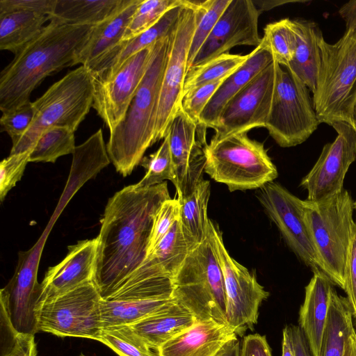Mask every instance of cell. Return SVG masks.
<instances>
[{
	"mask_svg": "<svg viewBox=\"0 0 356 356\" xmlns=\"http://www.w3.org/2000/svg\"><path fill=\"white\" fill-rule=\"evenodd\" d=\"M169 198L164 181L150 187L130 185L108 200L93 279L102 299L115 293L145 260L155 214Z\"/></svg>",
	"mask_w": 356,
	"mask_h": 356,
	"instance_id": "1",
	"label": "cell"
},
{
	"mask_svg": "<svg viewBox=\"0 0 356 356\" xmlns=\"http://www.w3.org/2000/svg\"><path fill=\"white\" fill-rule=\"evenodd\" d=\"M93 27L49 21L1 71V111H12L30 102L31 92L47 76L74 66Z\"/></svg>",
	"mask_w": 356,
	"mask_h": 356,
	"instance_id": "2",
	"label": "cell"
},
{
	"mask_svg": "<svg viewBox=\"0 0 356 356\" xmlns=\"http://www.w3.org/2000/svg\"><path fill=\"white\" fill-rule=\"evenodd\" d=\"M169 35L154 44L147 70L126 115L110 132L106 144L108 155L116 170L124 177L132 172L140 164L146 150L155 143L160 92L169 51Z\"/></svg>",
	"mask_w": 356,
	"mask_h": 356,
	"instance_id": "3",
	"label": "cell"
},
{
	"mask_svg": "<svg viewBox=\"0 0 356 356\" xmlns=\"http://www.w3.org/2000/svg\"><path fill=\"white\" fill-rule=\"evenodd\" d=\"M321 63L313 105L319 123L352 124L356 104V29L346 30L334 44L318 38Z\"/></svg>",
	"mask_w": 356,
	"mask_h": 356,
	"instance_id": "4",
	"label": "cell"
},
{
	"mask_svg": "<svg viewBox=\"0 0 356 356\" xmlns=\"http://www.w3.org/2000/svg\"><path fill=\"white\" fill-rule=\"evenodd\" d=\"M210 220L206 238L191 250L172 279V298L193 314L197 321L226 323L224 279Z\"/></svg>",
	"mask_w": 356,
	"mask_h": 356,
	"instance_id": "5",
	"label": "cell"
},
{
	"mask_svg": "<svg viewBox=\"0 0 356 356\" xmlns=\"http://www.w3.org/2000/svg\"><path fill=\"white\" fill-rule=\"evenodd\" d=\"M93 95L94 79L87 67L69 72L32 102L33 122L13 145L10 154L31 152L40 135L50 128L66 127L75 132L92 107Z\"/></svg>",
	"mask_w": 356,
	"mask_h": 356,
	"instance_id": "6",
	"label": "cell"
},
{
	"mask_svg": "<svg viewBox=\"0 0 356 356\" xmlns=\"http://www.w3.org/2000/svg\"><path fill=\"white\" fill-rule=\"evenodd\" d=\"M303 204L320 270L343 290L348 250L356 229L353 198L343 188L322 200H306Z\"/></svg>",
	"mask_w": 356,
	"mask_h": 356,
	"instance_id": "7",
	"label": "cell"
},
{
	"mask_svg": "<svg viewBox=\"0 0 356 356\" xmlns=\"http://www.w3.org/2000/svg\"><path fill=\"white\" fill-rule=\"evenodd\" d=\"M247 134L213 136L204 147V172L231 192L259 189L278 176L264 144Z\"/></svg>",
	"mask_w": 356,
	"mask_h": 356,
	"instance_id": "8",
	"label": "cell"
},
{
	"mask_svg": "<svg viewBox=\"0 0 356 356\" xmlns=\"http://www.w3.org/2000/svg\"><path fill=\"white\" fill-rule=\"evenodd\" d=\"M309 89L291 71L277 64L273 97L265 128L282 147L302 144L319 124Z\"/></svg>",
	"mask_w": 356,
	"mask_h": 356,
	"instance_id": "9",
	"label": "cell"
},
{
	"mask_svg": "<svg viewBox=\"0 0 356 356\" xmlns=\"http://www.w3.org/2000/svg\"><path fill=\"white\" fill-rule=\"evenodd\" d=\"M172 280L143 262L112 296L101 300L102 329L131 325L172 300Z\"/></svg>",
	"mask_w": 356,
	"mask_h": 356,
	"instance_id": "10",
	"label": "cell"
},
{
	"mask_svg": "<svg viewBox=\"0 0 356 356\" xmlns=\"http://www.w3.org/2000/svg\"><path fill=\"white\" fill-rule=\"evenodd\" d=\"M102 299L91 281L42 304L36 309L38 331L98 341L102 330Z\"/></svg>",
	"mask_w": 356,
	"mask_h": 356,
	"instance_id": "11",
	"label": "cell"
},
{
	"mask_svg": "<svg viewBox=\"0 0 356 356\" xmlns=\"http://www.w3.org/2000/svg\"><path fill=\"white\" fill-rule=\"evenodd\" d=\"M200 1L185 0L179 18L169 35V51L160 92L154 143L165 138L175 115L181 108L188 52L197 24Z\"/></svg>",
	"mask_w": 356,
	"mask_h": 356,
	"instance_id": "12",
	"label": "cell"
},
{
	"mask_svg": "<svg viewBox=\"0 0 356 356\" xmlns=\"http://www.w3.org/2000/svg\"><path fill=\"white\" fill-rule=\"evenodd\" d=\"M213 236L223 274L226 322L237 336L243 337L247 330H254L259 308L269 293L258 282L253 272L250 273L230 256L225 246L222 232L214 223Z\"/></svg>",
	"mask_w": 356,
	"mask_h": 356,
	"instance_id": "13",
	"label": "cell"
},
{
	"mask_svg": "<svg viewBox=\"0 0 356 356\" xmlns=\"http://www.w3.org/2000/svg\"><path fill=\"white\" fill-rule=\"evenodd\" d=\"M257 197L288 247L312 271L320 270L303 200L274 181L259 188Z\"/></svg>",
	"mask_w": 356,
	"mask_h": 356,
	"instance_id": "14",
	"label": "cell"
},
{
	"mask_svg": "<svg viewBox=\"0 0 356 356\" xmlns=\"http://www.w3.org/2000/svg\"><path fill=\"white\" fill-rule=\"evenodd\" d=\"M46 232L30 250L19 252L15 273L1 289L0 302L8 311L10 321L19 333L33 334L38 331L36 309L41 293L37 273Z\"/></svg>",
	"mask_w": 356,
	"mask_h": 356,
	"instance_id": "15",
	"label": "cell"
},
{
	"mask_svg": "<svg viewBox=\"0 0 356 356\" xmlns=\"http://www.w3.org/2000/svg\"><path fill=\"white\" fill-rule=\"evenodd\" d=\"M332 127L337 136L324 145L316 163L300 184L307 191L309 201H320L341 191L346 175L356 160V131L353 125L338 122Z\"/></svg>",
	"mask_w": 356,
	"mask_h": 356,
	"instance_id": "16",
	"label": "cell"
},
{
	"mask_svg": "<svg viewBox=\"0 0 356 356\" xmlns=\"http://www.w3.org/2000/svg\"><path fill=\"white\" fill-rule=\"evenodd\" d=\"M277 64L274 60L227 104L214 129V136L265 127L273 97Z\"/></svg>",
	"mask_w": 356,
	"mask_h": 356,
	"instance_id": "17",
	"label": "cell"
},
{
	"mask_svg": "<svg viewBox=\"0 0 356 356\" xmlns=\"http://www.w3.org/2000/svg\"><path fill=\"white\" fill-rule=\"evenodd\" d=\"M154 45V44H153ZM153 45L128 58L109 79H94L92 108L110 132L124 118L129 104L145 74Z\"/></svg>",
	"mask_w": 356,
	"mask_h": 356,
	"instance_id": "18",
	"label": "cell"
},
{
	"mask_svg": "<svg viewBox=\"0 0 356 356\" xmlns=\"http://www.w3.org/2000/svg\"><path fill=\"white\" fill-rule=\"evenodd\" d=\"M259 11L251 0H231L190 69L228 54L234 47L259 46L261 42L258 31Z\"/></svg>",
	"mask_w": 356,
	"mask_h": 356,
	"instance_id": "19",
	"label": "cell"
},
{
	"mask_svg": "<svg viewBox=\"0 0 356 356\" xmlns=\"http://www.w3.org/2000/svg\"><path fill=\"white\" fill-rule=\"evenodd\" d=\"M198 125L180 108L167 133L172 159L177 198L192 193L203 179L205 166L204 145L197 140Z\"/></svg>",
	"mask_w": 356,
	"mask_h": 356,
	"instance_id": "20",
	"label": "cell"
},
{
	"mask_svg": "<svg viewBox=\"0 0 356 356\" xmlns=\"http://www.w3.org/2000/svg\"><path fill=\"white\" fill-rule=\"evenodd\" d=\"M97 248V237L69 246L67 256L58 264L48 269L40 283L41 293L37 308L44 302L93 281Z\"/></svg>",
	"mask_w": 356,
	"mask_h": 356,
	"instance_id": "21",
	"label": "cell"
},
{
	"mask_svg": "<svg viewBox=\"0 0 356 356\" xmlns=\"http://www.w3.org/2000/svg\"><path fill=\"white\" fill-rule=\"evenodd\" d=\"M237 339L232 328L213 320L197 321L186 330L156 350V356H216L230 341Z\"/></svg>",
	"mask_w": 356,
	"mask_h": 356,
	"instance_id": "22",
	"label": "cell"
},
{
	"mask_svg": "<svg viewBox=\"0 0 356 356\" xmlns=\"http://www.w3.org/2000/svg\"><path fill=\"white\" fill-rule=\"evenodd\" d=\"M185 0L181 5L168 10L152 26L125 41H122L90 68L95 80H106L113 76L128 58L168 36L175 26Z\"/></svg>",
	"mask_w": 356,
	"mask_h": 356,
	"instance_id": "23",
	"label": "cell"
},
{
	"mask_svg": "<svg viewBox=\"0 0 356 356\" xmlns=\"http://www.w3.org/2000/svg\"><path fill=\"white\" fill-rule=\"evenodd\" d=\"M273 61L271 53L261 42L249 54L247 60L220 85L204 109L198 127L214 129L227 104Z\"/></svg>",
	"mask_w": 356,
	"mask_h": 356,
	"instance_id": "24",
	"label": "cell"
},
{
	"mask_svg": "<svg viewBox=\"0 0 356 356\" xmlns=\"http://www.w3.org/2000/svg\"><path fill=\"white\" fill-rule=\"evenodd\" d=\"M332 287V281L321 270L313 271V276L305 287L304 302L299 312V326L312 356L319 355Z\"/></svg>",
	"mask_w": 356,
	"mask_h": 356,
	"instance_id": "25",
	"label": "cell"
},
{
	"mask_svg": "<svg viewBox=\"0 0 356 356\" xmlns=\"http://www.w3.org/2000/svg\"><path fill=\"white\" fill-rule=\"evenodd\" d=\"M142 0H125L111 17L94 26L88 40L79 51L75 65L90 68L105 54L122 42L126 29Z\"/></svg>",
	"mask_w": 356,
	"mask_h": 356,
	"instance_id": "26",
	"label": "cell"
},
{
	"mask_svg": "<svg viewBox=\"0 0 356 356\" xmlns=\"http://www.w3.org/2000/svg\"><path fill=\"white\" fill-rule=\"evenodd\" d=\"M195 321L193 314L172 298L156 312L129 325L151 349L156 350Z\"/></svg>",
	"mask_w": 356,
	"mask_h": 356,
	"instance_id": "27",
	"label": "cell"
},
{
	"mask_svg": "<svg viewBox=\"0 0 356 356\" xmlns=\"http://www.w3.org/2000/svg\"><path fill=\"white\" fill-rule=\"evenodd\" d=\"M297 44L294 57L286 67L296 74L312 92L315 90L321 63L318 38L322 33L312 21L293 20Z\"/></svg>",
	"mask_w": 356,
	"mask_h": 356,
	"instance_id": "28",
	"label": "cell"
},
{
	"mask_svg": "<svg viewBox=\"0 0 356 356\" xmlns=\"http://www.w3.org/2000/svg\"><path fill=\"white\" fill-rule=\"evenodd\" d=\"M353 318L347 298L339 295L332 287L318 356H343L346 343L355 331Z\"/></svg>",
	"mask_w": 356,
	"mask_h": 356,
	"instance_id": "29",
	"label": "cell"
},
{
	"mask_svg": "<svg viewBox=\"0 0 356 356\" xmlns=\"http://www.w3.org/2000/svg\"><path fill=\"white\" fill-rule=\"evenodd\" d=\"M210 197V182L202 179L188 196L178 199L180 204L179 222L191 250L207 237L210 219L207 207Z\"/></svg>",
	"mask_w": 356,
	"mask_h": 356,
	"instance_id": "30",
	"label": "cell"
},
{
	"mask_svg": "<svg viewBox=\"0 0 356 356\" xmlns=\"http://www.w3.org/2000/svg\"><path fill=\"white\" fill-rule=\"evenodd\" d=\"M125 0H56L50 21L71 25H97L113 15Z\"/></svg>",
	"mask_w": 356,
	"mask_h": 356,
	"instance_id": "31",
	"label": "cell"
},
{
	"mask_svg": "<svg viewBox=\"0 0 356 356\" xmlns=\"http://www.w3.org/2000/svg\"><path fill=\"white\" fill-rule=\"evenodd\" d=\"M49 15L24 11L0 13V49L15 54L35 38L49 22Z\"/></svg>",
	"mask_w": 356,
	"mask_h": 356,
	"instance_id": "32",
	"label": "cell"
},
{
	"mask_svg": "<svg viewBox=\"0 0 356 356\" xmlns=\"http://www.w3.org/2000/svg\"><path fill=\"white\" fill-rule=\"evenodd\" d=\"M191 250L178 219L144 262L156 267L172 280Z\"/></svg>",
	"mask_w": 356,
	"mask_h": 356,
	"instance_id": "33",
	"label": "cell"
},
{
	"mask_svg": "<svg viewBox=\"0 0 356 356\" xmlns=\"http://www.w3.org/2000/svg\"><path fill=\"white\" fill-rule=\"evenodd\" d=\"M248 57L249 54H224L190 69L185 79L183 96L198 86L227 77L239 68Z\"/></svg>",
	"mask_w": 356,
	"mask_h": 356,
	"instance_id": "34",
	"label": "cell"
},
{
	"mask_svg": "<svg viewBox=\"0 0 356 356\" xmlns=\"http://www.w3.org/2000/svg\"><path fill=\"white\" fill-rule=\"evenodd\" d=\"M261 43L279 65L287 67L292 61L297 39L293 22L289 18L270 23L264 30Z\"/></svg>",
	"mask_w": 356,
	"mask_h": 356,
	"instance_id": "35",
	"label": "cell"
},
{
	"mask_svg": "<svg viewBox=\"0 0 356 356\" xmlns=\"http://www.w3.org/2000/svg\"><path fill=\"white\" fill-rule=\"evenodd\" d=\"M74 131L60 127L44 131L32 149L29 162L55 163L60 156L74 154L75 149Z\"/></svg>",
	"mask_w": 356,
	"mask_h": 356,
	"instance_id": "36",
	"label": "cell"
},
{
	"mask_svg": "<svg viewBox=\"0 0 356 356\" xmlns=\"http://www.w3.org/2000/svg\"><path fill=\"white\" fill-rule=\"evenodd\" d=\"M230 1L207 0L200 1L197 8V24L188 52V71Z\"/></svg>",
	"mask_w": 356,
	"mask_h": 356,
	"instance_id": "37",
	"label": "cell"
},
{
	"mask_svg": "<svg viewBox=\"0 0 356 356\" xmlns=\"http://www.w3.org/2000/svg\"><path fill=\"white\" fill-rule=\"evenodd\" d=\"M98 341L119 356H156L129 325L102 329Z\"/></svg>",
	"mask_w": 356,
	"mask_h": 356,
	"instance_id": "38",
	"label": "cell"
},
{
	"mask_svg": "<svg viewBox=\"0 0 356 356\" xmlns=\"http://www.w3.org/2000/svg\"><path fill=\"white\" fill-rule=\"evenodd\" d=\"M140 165L146 173L137 184L143 187H150L164 182L168 179L175 181V172L168 136L163 139L159 149L147 156H144Z\"/></svg>",
	"mask_w": 356,
	"mask_h": 356,
	"instance_id": "39",
	"label": "cell"
},
{
	"mask_svg": "<svg viewBox=\"0 0 356 356\" xmlns=\"http://www.w3.org/2000/svg\"><path fill=\"white\" fill-rule=\"evenodd\" d=\"M184 0H142L137 7L122 41L128 40L146 31L170 9Z\"/></svg>",
	"mask_w": 356,
	"mask_h": 356,
	"instance_id": "40",
	"label": "cell"
},
{
	"mask_svg": "<svg viewBox=\"0 0 356 356\" xmlns=\"http://www.w3.org/2000/svg\"><path fill=\"white\" fill-rule=\"evenodd\" d=\"M179 210L180 204L177 198L167 199L161 204L154 216L147 256L179 219Z\"/></svg>",
	"mask_w": 356,
	"mask_h": 356,
	"instance_id": "41",
	"label": "cell"
},
{
	"mask_svg": "<svg viewBox=\"0 0 356 356\" xmlns=\"http://www.w3.org/2000/svg\"><path fill=\"white\" fill-rule=\"evenodd\" d=\"M226 78L198 86L183 96L181 108L198 126L204 109Z\"/></svg>",
	"mask_w": 356,
	"mask_h": 356,
	"instance_id": "42",
	"label": "cell"
},
{
	"mask_svg": "<svg viewBox=\"0 0 356 356\" xmlns=\"http://www.w3.org/2000/svg\"><path fill=\"white\" fill-rule=\"evenodd\" d=\"M34 118L32 102H28L19 107L2 113L0 119L1 131L6 132L15 145L26 133Z\"/></svg>",
	"mask_w": 356,
	"mask_h": 356,
	"instance_id": "43",
	"label": "cell"
},
{
	"mask_svg": "<svg viewBox=\"0 0 356 356\" xmlns=\"http://www.w3.org/2000/svg\"><path fill=\"white\" fill-rule=\"evenodd\" d=\"M30 151L10 154L0 163V199L2 202L8 193L15 186L23 176L29 162Z\"/></svg>",
	"mask_w": 356,
	"mask_h": 356,
	"instance_id": "44",
	"label": "cell"
},
{
	"mask_svg": "<svg viewBox=\"0 0 356 356\" xmlns=\"http://www.w3.org/2000/svg\"><path fill=\"white\" fill-rule=\"evenodd\" d=\"M56 0H0V13L24 11L52 14Z\"/></svg>",
	"mask_w": 356,
	"mask_h": 356,
	"instance_id": "45",
	"label": "cell"
},
{
	"mask_svg": "<svg viewBox=\"0 0 356 356\" xmlns=\"http://www.w3.org/2000/svg\"><path fill=\"white\" fill-rule=\"evenodd\" d=\"M343 291L351 306L353 317L356 316V229L352 238L346 261Z\"/></svg>",
	"mask_w": 356,
	"mask_h": 356,
	"instance_id": "46",
	"label": "cell"
},
{
	"mask_svg": "<svg viewBox=\"0 0 356 356\" xmlns=\"http://www.w3.org/2000/svg\"><path fill=\"white\" fill-rule=\"evenodd\" d=\"M239 356H272L271 349L266 336L259 334L245 336Z\"/></svg>",
	"mask_w": 356,
	"mask_h": 356,
	"instance_id": "47",
	"label": "cell"
},
{
	"mask_svg": "<svg viewBox=\"0 0 356 356\" xmlns=\"http://www.w3.org/2000/svg\"><path fill=\"white\" fill-rule=\"evenodd\" d=\"M37 347L33 334L19 333L13 346L1 356H36Z\"/></svg>",
	"mask_w": 356,
	"mask_h": 356,
	"instance_id": "48",
	"label": "cell"
},
{
	"mask_svg": "<svg viewBox=\"0 0 356 356\" xmlns=\"http://www.w3.org/2000/svg\"><path fill=\"white\" fill-rule=\"evenodd\" d=\"M292 337L296 356H312L307 339L297 325H288Z\"/></svg>",
	"mask_w": 356,
	"mask_h": 356,
	"instance_id": "49",
	"label": "cell"
},
{
	"mask_svg": "<svg viewBox=\"0 0 356 356\" xmlns=\"http://www.w3.org/2000/svg\"><path fill=\"white\" fill-rule=\"evenodd\" d=\"M339 14L346 22V31L356 29V0L344 3L339 8Z\"/></svg>",
	"mask_w": 356,
	"mask_h": 356,
	"instance_id": "50",
	"label": "cell"
},
{
	"mask_svg": "<svg viewBox=\"0 0 356 356\" xmlns=\"http://www.w3.org/2000/svg\"><path fill=\"white\" fill-rule=\"evenodd\" d=\"M282 356H296L293 343L288 325L282 331Z\"/></svg>",
	"mask_w": 356,
	"mask_h": 356,
	"instance_id": "51",
	"label": "cell"
},
{
	"mask_svg": "<svg viewBox=\"0 0 356 356\" xmlns=\"http://www.w3.org/2000/svg\"><path fill=\"white\" fill-rule=\"evenodd\" d=\"M240 345L237 339L229 341L216 356H239Z\"/></svg>",
	"mask_w": 356,
	"mask_h": 356,
	"instance_id": "52",
	"label": "cell"
},
{
	"mask_svg": "<svg viewBox=\"0 0 356 356\" xmlns=\"http://www.w3.org/2000/svg\"><path fill=\"white\" fill-rule=\"evenodd\" d=\"M343 356H356V330L349 337Z\"/></svg>",
	"mask_w": 356,
	"mask_h": 356,
	"instance_id": "53",
	"label": "cell"
},
{
	"mask_svg": "<svg viewBox=\"0 0 356 356\" xmlns=\"http://www.w3.org/2000/svg\"><path fill=\"white\" fill-rule=\"evenodd\" d=\"M352 125L356 131V104L355 105L352 116Z\"/></svg>",
	"mask_w": 356,
	"mask_h": 356,
	"instance_id": "54",
	"label": "cell"
},
{
	"mask_svg": "<svg viewBox=\"0 0 356 356\" xmlns=\"http://www.w3.org/2000/svg\"><path fill=\"white\" fill-rule=\"evenodd\" d=\"M354 209L356 211V201L354 202Z\"/></svg>",
	"mask_w": 356,
	"mask_h": 356,
	"instance_id": "55",
	"label": "cell"
},
{
	"mask_svg": "<svg viewBox=\"0 0 356 356\" xmlns=\"http://www.w3.org/2000/svg\"><path fill=\"white\" fill-rule=\"evenodd\" d=\"M79 356H86V355H83V354H81V355H79Z\"/></svg>",
	"mask_w": 356,
	"mask_h": 356,
	"instance_id": "56",
	"label": "cell"
},
{
	"mask_svg": "<svg viewBox=\"0 0 356 356\" xmlns=\"http://www.w3.org/2000/svg\"><path fill=\"white\" fill-rule=\"evenodd\" d=\"M355 323H356V316H355Z\"/></svg>",
	"mask_w": 356,
	"mask_h": 356,
	"instance_id": "57",
	"label": "cell"
}]
</instances>
